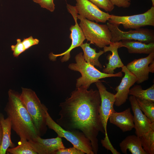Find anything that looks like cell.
Returning <instances> with one entry per match:
<instances>
[{
  "mask_svg": "<svg viewBox=\"0 0 154 154\" xmlns=\"http://www.w3.org/2000/svg\"><path fill=\"white\" fill-rule=\"evenodd\" d=\"M101 102L98 90L76 88L59 106L56 123L63 129L82 132L90 141L94 154L97 153L100 132L105 134L99 114Z\"/></svg>",
  "mask_w": 154,
  "mask_h": 154,
  "instance_id": "cell-1",
  "label": "cell"
},
{
  "mask_svg": "<svg viewBox=\"0 0 154 154\" xmlns=\"http://www.w3.org/2000/svg\"><path fill=\"white\" fill-rule=\"evenodd\" d=\"M4 110L10 119L12 129L19 136V141L33 140L38 136L29 114L20 98V94L10 89Z\"/></svg>",
  "mask_w": 154,
  "mask_h": 154,
  "instance_id": "cell-2",
  "label": "cell"
},
{
  "mask_svg": "<svg viewBox=\"0 0 154 154\" xmlns=\"http://www.w3.org/2000/svg\"><path fill=\"white\" fill-rule=\"evenodd\" d=\"M20 98L31 117L38 135L43 136L47 130L46 110L48 108L30 89L22 87Z\"/></svg>",
  "mask_w": 154,
  "mask_h": 154,
  "instance_id": "cell-3",
  "label": "cell"
},
{
  "mask_svg": "<svg viewBox=\"0 0 154 154\" xmlns=\"http://www.w3.org/2000/svg\"><path fill=\"white\" fill-rule=\"evenodd\" d=\"M75 59L76 63L69 64L68 68L72 70L78 72L81 74V76L76 79V88L82 86L88 89L92 84L100 79L112 77H121L123 76L121 71L113 74H106L100 71L86 62L82 52L77 54Z\"/></svg>",
  "mask_w": 154,
  "mask_h": 154,
  "instance_id": "cell-4",
  "label": "cell"
},
{
  "mask_svg": "<svg viewBox=\"0 0 154 154\" xmlns=\"http://www.w3.org/2000/svg\"><path fill=\"white\" fill-rule=\"evenodd\" d=\"M80 20L79 24L84 36L90 44L102 48L109 45L111 42V34L107 25L99 24L77 15Z\"/></svg>",
  "mask_w": 154,
  "mask_h": 154,
  "instance_id": "cell-5",
  "label": "cell"
},
{
  "mask_svg": "<svg viewBox=\"0 0 154 154\" xmlns=\"http://www.w3.org/2000/svg\"><path fill=\"white\" fill-rule=\"evenodd\" d=\"M46 110L47 126L53 130L60 137H64L69 141L73 147L87 154H94L90 141L81 131L78 130H68L63 129L55 122Z\"/></svg>",
  "mask_w": 154,
  "mask_h": 154,
  "instance_id": "cell-6",
  "label": "cell"
},
{
  "mask_svg": "<svg viewBox=\"0 0 154 154\" xmlns=\"http://www.w3.org/2000/svg\"><path fill=\"white\" fill-rule=\"evenodd\" d=\"M109 23L119 26L122 25L125 29H137L146 26H154V6L144 13L130 16L111 15Z\"/></svg>",
  "mask_w": 154,
  "mask_h": 154,
  "instance_id": "cell-7",
  "label": "cell"
},
{
  "mask_svg": "<svg viewBox=\"0 0 154 154\" xmlns=\"http://www.w3.org/2000/svg\"><path fill=\"white\" fill-rule=\"evenodd\" d=\"M106 25L111 33L112 42L124 40L138 41L146 44L154 42V31L152 30L140 28L125 31L108 22Z\"/></svg>",
  "mask_w": 154,
  "mask_h": 154,
  "instance_id": "cell-8",
  "label": "cell"
},
{
  "mask_svg": "<svg viewBox=\"0 0 154 154\" xmlns=\"http://www.w3.org/2000/svg\"><path fill=\"white\" fill-rule=\"evenodd\" d=\"M66 7L68 12L72 15L74 20L75 24L71 25L70 28L71 31L69 38L72 42L70 47L66 51L61 54H54L51 52L49 55V59L53 61L56 60L57 57H62L60 61L62 62H66L70 58L71 51L76 47L80 46L86 39L83 32L77 22L78 14L75 6L67 4Z\"/></svg>",
  "mask_w": 154,
  "mask_h": 154,
  "instance_id": "cell-9",
  "label": "cell"
},
{
  "mask_svg": "<svg viewBox=\"0 0 154 154\" xmlns=\"http://www.w3.org/2000/svg\"><path fill=\"white\" fill-rule=\"evenodd\" d=\"M95 83L98 89L101 100L99 114L105 135L103 140L110 143V142L108 135L107 125L110 117L115 112L114 108L115 101V95L107 91L105 85L100 80Z\"/></svg>",
  "mask_w": 154,
  "mask_h": 154,
  "instance_id": "cell-10",
  "label": "cell"
},
{
  "mask_svg": "<svg viewBox=\"0 0 154 154\" xmlns=\"http://www.w3.org/2000/svg\"><path fill=\"white\" fill-rule=\"evenodd\" d=\"M75 7L78 14L89 20L105 23L110 16L108 13L101 10L88 0H76Z\"/></svg>",
  "mask_w": 154,
  "mask_h": 154,
  "instance_id": "cell-11",
  "label": "cell"
},
{
  "mask_svg": "<svg viewBox=\"0 0 154 154\" xmlns=\"http://www.w3.org/2000/svg\"><path fill=\"white\" fill-rule=\"evenodd\" d=\"M129 100L133 114L134 128L137 136L140 137L151 130H154V123H151L140 110L135 97L131 95Z\"/></svg>",
  "mask_w": 154,
  "mask_h": 154,
  "instance_id": "cell-12",
  "label": "cell"
},
{
  "mask_svg": "<svg viewBox=\"0 0 154 154\" xmlns=\"http://www.w3.org/2000/svg\"><path fill=\"white\" fill-rule=\"evenodd\" d=\"M30 145L38 154H54L56 151L65 148L61 137L44 139L38 136L33 140L28 141Z\"/></svg>",
  "mask_w": 154,
  "mask_h": 154,
  "instance_id": "cell-13",
  "label": "cell"
},
{
  "mask_svg": "<svg viewBox=\"0 0 154 154\" xmlns=\"http://www.w3.org/2000/svg\"><path fill=\"white\" fill-rule=\"evenodd\" d=\"M154 60V52L146 57L135 59L129 63L126 66L127 69L132 73L137 78L138 84L147 81L149 78L150 72L149 65Z\"/></svg>",
  "mask_w": 154,
  "mask_h": 154,
  "instance_id": "cell-14",
  "label": "cell"
},
{
  "mask_svg": "<svg viewBox=\"0 0 154 154\" xmlns=\"http://www.w3.org/2000/svg\"><path fill=\"white\" fill-rule=\"evenodd\" d=\"M122 72L124 73L119 85L115 88L117 92L114 94L115 101L114 104L119 106L126 101L130 88L136 82L137 78L124 65L121 68Z\"/></svg>",
  "mask_w": 154,
  "mask_h": 154,
  "instance_id": "cell-15",
  "label": "cell"
},
{
  "mask_svg": "<svg viewBox=\"0 0 154 154\" xmlns=\"http://www.w3.org/2000/svg\"><path fill=\"white\" fill-rule=\"evenodd\" d=\"M120 44V41L111 42L109 46H106L103 48L104 53L110 51L112 54L107 56V58L108 60V62L106 64V67L103 69V72L108 74H113L115 73L114 70L116 69L121 68L124 66L118 52V49L119 48Z\"/></svg>",
  "mask_w": 154,
  "mask_h": 154,
  "instance_id": "cell-16",
  "label": "cell"
},
{
  "mask_svg": "<svg viewBox=\"0 0 154 154\" xmlns=\"http://www.w3.org/2000/svg\"><path fill=\"white\" fill-rule=\"evenodd\" d=\"M109 119L110 123L119 127L123 132L131 131L134 128L133 116L130 108L122 112L115 111Z\"/></svg>",
  "mask_w": 154,
  "mask_h": 154,
  "instance_id": "cell-17",
  "label": "cell"
},
{
  "mask_svg": "<svg viewBox=\"0 0 154 154\" xmlns=\"http://www.w3.org/2000/svg\"><path fill=\"white\" fill-rule=\"evenodd\" d=\"M119 48L125 47L130 53L149 54L154 52V42L148 44L138 41L124 40L120 41Z\"/></svg>",
  "mask_w": 154,
  "mask_h": 154,
  "instance_id": "cell-18",
  "label": "cell"
},
{
  "mask_svg": "<svg viewBox=\"0 0 154 154\" xmlns=\"http://www.w3.org/2000/svg\"><path fill=\"white\" fill-rule=\"evenodd\" d=\"M119 145L121 151L124 154H127L128 150L132 154H147L142 146L140 137L136 135L127 136Z\"/></svg>",
  "mask_w": 154,
  "mask_h": 154,
  "instance_id": "cell-19",
  "label": "cell"
},
{
  "mask_svg": "<svg viewBox=\"0 0 154 154\" xmlns=\"http://www.w3.org/2000/svg\"><path fill=\"white\" fill-rule=\"evenodd\" d=\"M0 123L3 130L2 140L0 147V154H5L9 147L13 148L15 146L11 138V124L10 119L8 117L5 118L1 113H0Z\"/></svg>",
  "mask_w": 154,
  "mask_h": 154,
  "instance_id": "cell-20",
  "label": "cell"
},
{
  "mask_svg": "<svg viewBox=\"0 0 154 154\" xmlns=\"http://www.w3.org/2000/svg\"><path fill=\"white\" fill-rule=\"evenodd\" d=\"M90 44L86 42L83 43L80 46L83 52V57L88 63L102 68V66L99 60V58L104 52V50H100L97 52L96 49L91 48Z\"/></svg>",
  "mask_w": 154,
  "mask_h": 154,
  "instance_id": "cell-21",
  "label": "cell"
},
{
  "mask_svg": "<svg viewBox=\"0 0 154 154\" xmlns=\"http://www.w3.org/2000/svg\"><path fill=\"white\" fill-rule=\"evenodd\" d=\"M129 95L136 98L154 102V84L146 90H143L139 85L134 86L129 90Z\"/></svg>",
  "mask_w": 154,
  "mask_h": 154,
  "instance_id": "cell-22",
  "label": "cell"
},
{
  "mask_svg": "<svg viewBox=\"0 0 154 154\" xmlns=\"http://www.w3.org/2000/svg\"><path fill=\"white\" fill-rule=\"evenodd\" d=\"M142 146L147 154H154V130H151L140 137Z\"/></svg>",
  "mask_w": 154,
  "mask_h": 154,
  "instance_id": "cell-23",
  "label": "cell"
},
{
  "mask_svg": "<svg viewBox=\"0 0 154 154\" xmlns=\"http://www.w3.org/2000/svg\"><path fill=\"white\" fill-rule=\"evenodd\" d=\"M136 98L140 110L151 123H154V102Z\"/></svg>",
  "mask_w": 154,
  "mask_h": 154,
  "instance_id": "cell-24",
  "label": "cell"
},
{
  "mask_svg": "<svg viewBox=\"0 0 154 154\" xmlns=\"http://www.w3.org/2000/svg\"><path fill=\"white\" fill-rule=\"evenodd\" d=\"M6 152L7 154H37L30 145L28 141L23 142H19L17 146L8 148Z\"/></svg>",
  "mask_w": 154,
  "mask_h": 154,
  "instance_id": "cell-25",
  "label": "cell"
},
{
  "mask_svg": "<svg viewBox=\"0 0 154 154\" xmlns=\"http://www.w3.org/2000/svg\"><path fill=\"white\" fill-rule=\"evenodd\" d=\"M99 8L107 12H111L114 9V6L110 0H88Z\"/></svg>",
  "mask_w": 154,
  "mask_h": 154,
  "instance_id": "cell-26",
  "label": "cell"
},
{
  "mask_svg": "<svg viewBox=\"0 0 154 154\" xmlns=\"http://www.w3.org/2000/svg\"><path fill=\"white\" fill-rule=\"evenodd\" d=\"M11 50L13 51V55L14 57H17L21 53L25 51L22 41L20 39L17 40V43L15 45H12L11 46Z\"/></svg>",
  "mask_w": 154,
  "mask_h": 154,
  "instance_id": "cell-27",
  "label": "cell"
},
{
  "mask_svg": "<svg viewBox=\"0 0 154 154\" xmlns=\"http://www.w3.org/2000/svg\"><path fill=\"white\" fill-rule=\"evenodd\" d=\"M85 153L82 151L74 147L68 148H65L59 149L54 153V154H84Z\"/></svg>",
  "mask_w": 154,
  "mask_h": 154,
  "instance_id": "cell-28",
  "label": "cell"
},
{
  "mask_svg": "<svg viewBox=\"0 0 154 154\" xmlns=\"http://www.w3.org/2000/svg\"><path fill=\"white\" fill-rule=\"evenodd\" d=\"M25 50L28 49L32 46L38 44L39 40L37 38H34L32 36L24 38L22 41Z\"/></svg>",
  "mask_w": 154,
  "mask_h": 154,
  "instance_id": "cell-29",
  "label": "cell"
},
{
  "mask_svg": "<svg viewBox=\"0 0 154 154\" xmlns=\"http://www.w3.org/2000/svg\"><path fill=\"white\" fill-rule=\"evenodd\" d=\"M54 0H41L39 3L41 7L45 8L50 12L54 11L55 7Z\"/></svg>",
  "mask_w": 154,
  "mask_h": 154,
  "instance_id": "cell-30",
  "label": "cell"
},
{
  "mask_svg": "<svg viewBox=\"0 0 154 154\" xmlns=\"http://www.w3.org/2000/svg\"><path fill=\"white\" fill-rule=\"evenodd\" d=\"M114 6L119 7L127 8L131 5L130 0H110Z\"/></svg>",
  "mask_w": 154,
  "mask_h": 154,
  "instance_id": "cell-31",
  "label": "cell"
},
{
  "mask_svg": "<svg viewBox=\"0 0 154 154\" xmlns=\"http://www.w3.org/2000/svg\"><path fill=\"white\" fill-rule=\"evenodd\" d=\"M149 69L150 72L154 73V60L149 65Z\"/></svg>",
  "mask_w": 154,
  "mask_h": 154,
  "instance_id": "cell-32",
  "label": "cell"
},
{
  "mask_svg": "<svg viewBox=\"0 0 154 154\" xmlns=\"http://www.w3.org/2000/svg\"><path fill=\"white\" fill-rule=\"evenodd\" d=\"M3 137V130L2 127L1 123H0V147L1 146Z\"/></svg>",
  "mask_w": 154,
  "mask_h": 154,
  "instance_id": "cell-33",
  "label": "cell"
},
{
  "mask_svg": "<svg viewBox=\"0 0 154 154\" xmlns=\"http://www.w3.org/2000/svg\"><path fill=\"white\" fill-rule=\"evenodd\" d=\"M33 1H34V2L37 3L39 4L40 1L41 0H33Z\"/></svg>",
  "mask_w": 154,
  "mask_h": 154,
  "instance_id": "cell-34",
  "label": "cell"
},
{
  "mask_svg": "<svg viewBox=\"0 0 154 154\" xmlns=\"http://www.w3.org/2000/svg\"><path fill=\"white\" fill-rule=\"evenodd\" d=\"M152 4V6H154V0H151Z\"/></svg>",
  "mask_w": 154,
  "mask_h": 154,
  "instance_id": "cell-35",
  "label": "cell"
}]
</instances>
